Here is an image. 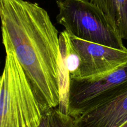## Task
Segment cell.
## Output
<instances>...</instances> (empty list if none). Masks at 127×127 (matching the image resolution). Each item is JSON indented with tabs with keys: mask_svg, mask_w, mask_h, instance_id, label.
<instances>
[{
	"mask_svg": "<svg viewBox=\"0 0 127 127\" xmlns=\"http://www.w3.org/2000/svg\"><path fill=\"white\" fill-rule=\"evenodd\" d=\"M2 42L14 53L43 110L61 100L58 31L48 12L26 0H0Z\"/></svg>",
	"mask_w": 127,
	"mask_h": 127,
	"instance_id": "cell-1",
	"label": "cell"
},
{
	"mask_svg": "<svg viewBox=\"0 0 127 127\" xmlns=\"http://www.w3.org/2000/svg\"><path fill=\"white\" fill-rule=\"evenodd\" d=\"M46 112L12 51H6L0 81V127H38Z\"/></svg>",
	"mask_w": 127,
	"mask_h": 127,
	"instance_id": "cell-2",
	"label": "cell"
},
{
	"mask_svg": "<svg viewBox=\"0 0 127 127\" xmlns=\"http://www.w3.org/2000/svg\"><path fill=\"white\" fill-rule=\"evenodd\" d=\"M57 21L71 35L81 40L127 50L116 26L89 0H57Z\"/></svg>",
	"mask_w": 127,
	"mask_h": 127,
	"instance_id": "cell-3",
	"label": "cell"
},
{
	"mask_svg": "<svg viewBox=\"0 0 127 127\" xmlns=\"http://www.w3.org/2000/svg\"><path fill=\"white\" fill-rule=\"evenodd\" d=\"M127 87V62L104 74L69 78L66 99L60 109L74 119L114 96Z\"/></svg>",
	"mask_w": 127,
	"mask_h": 127,
	"instance_id": "cell-4",
	"label": "cell"
},
{
	"mask_svg": "<svg viewBox=\"0 0 127 127\" xmlns=\"http://www.w3.org/2000/svg\"><path fill=\"white\" fill-rule=\"evenodd\" d=\"M66 32L71 47L78 57V67L74 78L104 74L127 62V50H122L88 42Z\"/></svg>",
	"mask_w": 127,
	"mask_h": 127,
	"instance_id": "cell-5",
	"label": "cell"
},
{
	"mask_svg": "<svg viewBox=\"0 0 127 127\" xmlns=\"http://www.w3.org/2000/svg\"><path fill=\"white\" fill-rule=\"evenodd\" d=\"M127 121V87L74 119V127H120Z\"/></svg>",
	"mask_w": 127,
	"mask_h": 127,
	"instance_id": "cell-6",
	"label": "cell"
},
{
	"mask_svg": "<svg viewBox=\"0 0 127 127\" xmlns=\"http://www.w3.org/2000/svg\"><path fill=\"white\" fill-rule=\"evenodd\" d=\"M74 119L58 107L48 112V127H74Z\"/></svg>",
	"mask_w": 127,
	"mask_h": 127,
	"instance_id": "cell-7",
	"label": "cell"
},
{
	"mask_svg": "<svg viewBox=\"0 0 127 127\" xmlns=\"http://www.w3.org/2000/svg\"><path fill=\"white\" fill-rule=\"evenodd\" d=\"M116 26L123 40H127V0H116Z\"/></svg>",
	"mask_w": 127,
	"mask_h": 127,
	"instance_id": "cell-8",
	"label": "cell"
},
{
	"mask_svg": "<svg viewBox=\"0 0 127 127\" xmlns=\"http://www.w3.org/2000/svg\"><path fill=\"white\" fill-rule=\"evenodd\" d=\"M99 7L107 16L113 25L116 26V0H89Z\"/></svg>",
	"mask_w": 127,
	"mask_h": 127,
	"instance_id": "cell-9",
	"label": "cell"
},
{
	"mask_svg": "<svg viewBox=\"0 0 127 127\" xmlns=\"http://www.w3.org/2000/svg\"><path fill=\"white\" fill-rule=\"evenodd\" d=\"M49 112V111H48ZM48 112L43 117L40 124L38 127H48Z\"/></svg>",
	"mask_w": 127,
	"mask_h": 127,
	"instance_id": "cell-10",
	"label": "cell"
},
{
	"mask_svg": "<svg viewBox=\"0 0 127 127\" xmlns=\"http://www.w3.org/2000/svg\"><path fill=\"white\" fill-rule=\"evenodd\" d=\"M120 127H127V121L125 122L123 125H122Z\"/></svg>",
	"mask_w": 127,
	"mask_h": 127,
	"instance_id": "cell-11",
	"label": "cell"
}]
</instances>
